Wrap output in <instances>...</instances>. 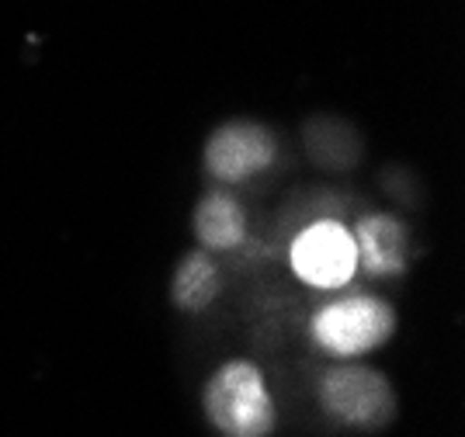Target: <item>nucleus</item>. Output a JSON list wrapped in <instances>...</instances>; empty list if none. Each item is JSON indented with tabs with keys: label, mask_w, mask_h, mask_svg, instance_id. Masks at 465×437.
<instances>
[{
	"label": "nucleus",
	"mask_w": 465,
	"mask_h": 437,
	"mask_svg": "<svg viewBox=\"0 0 465 437\" xmlns=\"http://www.w3.org/2000/svg\"><path fill=\"white\" fill-rule=\"evenodd\" d=\"M358 267L369 274H400L407 267V229L392 215H365L354 229Z\"/></svg>",
	"instance_id": "6"
},
{
	"label": "nucleus",
	"mask_w": 465,
	"mask_h": 437,
	"mask_svg": "<svg viewBox=\"0 0 465 437\" xmlns=\"http://www.w3.org/2000/svg\"><path fill=\"white\" fill-rule=\"evenodd\" d=\"M205 417L223 437H272L274 400L253 362H226L213 372L202 392Z\"/></svg>",
	"instance_id": "1"
},
{
	"label": "nucleus",
	"mask_w": 465,
	"mask_h": 437,
	"mask_svg": "<svg viewBox=\"0 0 465 437\" xmlns=\"http://www.w3.org/2000/svg\"><path fill=\"white\" fill-rule=\"evenodd\" d=\"M219 288H223V278H219L215 261L205 250H194L177 264L171 278V299L184 313H202L219 295Z\"/></svg>",
	"instance_id": "8"
},
{
	"label": "nucleus",
	"mask_w": 465,
	"mask_h": 437,
	"mask_svg": "<svg viewBox=\"0 0 465 437\" xmlns=\"http://www.w3.org/2000/svg\"><path fill=\"white\" fill-rule=\"evenodd\" d=\"M198 243L205 250H232L247 240V212L230 194H205L192 215Z\"/></svg>",
	"instance_id": "7"
},
{
	"label": "nucleus",
	"mask_w": 465,
	"mask_h": 437,
	"mask_svg": "<svg viewBox=\"0 0 465 437\" xmlns=\"http://www.w3.org/2000/svg\"><path fill=\"white\" fill-rule=\"evenodd\" d=\"M278 156L274 135L257 122H230L205 143V167L215 181H247L268 171Z\"/></svg>",
	"instance_id": "5"
},
{
	"label": "nucleus",
	"mask_w": 465,
	"mask_h": 437,
	"mask_svg": "<svg viewBox=\"0 0 465 437\" xmlns=\"http://www.w3.org/2000/svg\"><path fill=\"white\" fill-rule=\"evenodd\" d=\"M320 402L344 427L375 431L396 413V396L382 372L365 364H337L320 382Z\"/></svg>",
	"instance_id": "3"
},
{
	"label": "nucleus",
	"mask_w": 465,
	"mask_h": 437,
	"mask_svg": "<svg viewBox=\"0 0 465 437\" xmlns=\"http://www.w3.org/2000/svg\"><path fill=\"white\" fill-rule=\"evenodd\" d=\"M312 341L333 358H361L392 337L396 313L392 305L371 295H354L344 303L323 305L312 316Z\"/></svg>",
	"instance_id": "2"
},
{
	"label": "nucleus",
	"mask_w": 465,
	"mask_h": 437,
	"mask_svg": "<svg viewBox=\"0 0 465 437\" xmlns=\"http://www.w3.org/2000/svg\"><path fill=\"white\" fill-rule=\"evenodd\" d=\"M292 271L312 288L348 285L358 271V247L354 233L333 219L312 223L292 240Z\"/></svg>",
	"instance_id": "4"
}]
</instances>
